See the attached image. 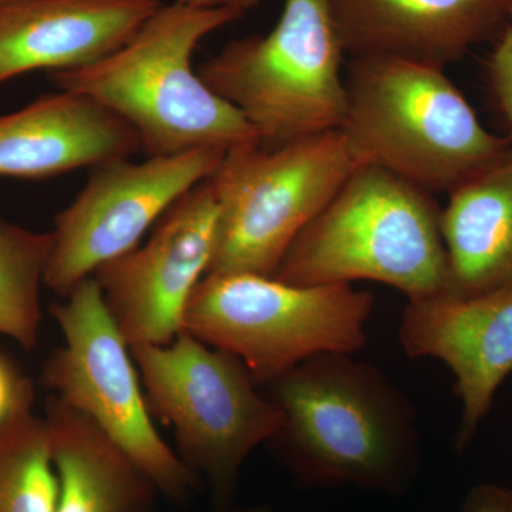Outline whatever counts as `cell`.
<instances>
[{
  "mask_svg": "<svg viewBox=\"0 0 512 512\" xmlns=\"http://www.w3.org/2000/svg\"><path fill=\"white\" fill-rule=\"evenodd\" d=\"M50 313L63 346L43 367L53 397L72 407L117 444L168 500H187L200 478L160 434L151 419L130 346L111 318L93 276L79 282Z\"/></svg>",
  "mask_w": 512,
  "mask_h": 512,
  "instance_id": "obj_9",
  "label": "cell"
},
{
  "mask_svg": "<svg viewBox=\"0 0 512 512\" xmlns=\"http://www.w3.org/2000/svg\"><path fill=\"white\" fill-rule=\"evenodd\" d=\"M458 512H512V490L494 483L471 488Z\"/></svg>",
  "mask_w": 512,
  "mask_h": 512,
  "instance_id": "obj_22",
  "label": "cell"
},
{
  "mask_svg": "<svg viewBox=\"0 0 512 512\" xmlns=\"http://www.w3.org/2000/svg\"><path fill=\"white\" fill-rule=\"evenodd\" d=\"M8 2H12V0H0V5H2V3H8Z\"/></svg>",
  "mask_w": 512,
  "mask_h": 512,
  "instance_id": "obj_25",
  "label": "cell"
},
{
  "mask_svg": "<svg viewBox=\"0 0 512 512\" xmlns=\"http://www.w3.org/2000/svg\"><path fill=\"white\" fill-rule=\"evenodd\" d=\"M130 349L151 416L173 429L185 466L229 500L252 451L281 429L278 407L241 359L185 330L168 345Z\"/></svg>",
  "mask_w": 512,
  "mask_h": 512,
  "instance_id": "obj_7",
  "label": "cell"
},
{
  "mask_svg": "<svg viewBox=\"0 0 512 512\" xmlns=\"http://www.w3.org/2000/svg\"><path fill=\"white\" fill-rule=\"evenodd\" d=\"M45 419L59 480L56 512H156V485L92 421L53 396Z\"/></svg>",
  "mask_w": 512,
  "mask_h": 512,
  "instance_id": "obj_17",
  "label": "cell"
},
{
  "mask_svg": "<svg viewBox=\"0 0 512 512\" xmlns=\"http://www.w3.org/2000/svg\"><path fill=\"white\" fill-rule=\"evenodd\" d=\"M52 234L0 220V335L32 350L39 340L40 288Z\"/></svg>",
  "mask_w": 512,
  "mask_h": 512,
  "instance_id": "obj_19",
  "label": "cell"
},
{
  "mask_svg": "<svg viewBox=\"0 0 512 512\" xmlns=\"http://www.w3.org/2000/svg\"><path fill=\"white\" fill-rule=\"evenodd\" d=\"M218 215L210 180L202 181L165 212L144 247L94 272L111 318L130 348L168 345L183 332L192 292L214 256Z\"/></svg>",
  "mask_w": 512,
  "mask_h": 512,
  "instance_id": "obj_11",
  "label": "cell"
},
{
  "mask_svg": "<svg viewBox=\"0 0 512 512\" xmlns=\"http://www.w3.org/2000/svg\"><path fill=\"white\" fill-rule=\"evenodd\" d=\"M57 498L46 419L23 407L0 426V512H56Z\"/></svg>",
  "mask_w": 512,
  "mask_h": 512,
  "instance_id": "obj_18",
  "label": "cell"
},
{
  "mask_svg": "<svg viewBox=\"0 0 512 512\" xmlns=\"http://www.w3.org/2000/svg\"><path fill=\"white\" fill-rule=\"evenodd\" d=\"M227 151L201 148L141 163L117 158L90 168L72 204L55 217L45 285L60 298L94 272L138 247L147 229L208 180Z\"/></svg>",
  "mask_w": 512,
  "mask_h": 512,
  "instance_id": "obj_10",
  "label": "cell"
},
{
  "mask_svg": "<svg viewBox=\"0 0 512 512\" xmlns=\"http://www.w3.org/2000/svg\"><path fill=\"white\" fill-rule=\"evenodd\" d=\"M33 399L29 380L20 377L8 360L0 356V426L23 407L32 406Z\"/></svg>",
  "mask_w": 512,
  "mask_h": 512,
  "instance_id": "obj_21",
  "label": "cell"
},
{
  "mask_svg": "<svg viewBox=\"0 0 512 512\" xmlns=\"http://www.w3.org/2000/svg\"><path fill=\"white\" fill-rule=\"evenodd\" d=\"M241 18L232 10L163 3L113 55L47 77L57 89L84 94L130 124L147 157L258 144L248 120L192 69L201 40Z\"/></svg>",
  "mask_w": 512,
  "mask_h": 512,
  "instance_id": "obj_2",
  "label": "cell"
},
{
  "mask_svg": "<svg viewBox=\"0 0 512 512\" xmlns=\"http://www.w3.org/2000/svg\"><path fill=\"white\" fill-rule=\"evenodd\" d=\"M261 2L262 0H171V3L190 8L232 10L242 16L248 10L255 9Z\"/></svg>",
  "mask_w": 512,
  "mask_h": 512,
  "instance_id": "obj_23",
  "label": "cell"
},
{
  "mask_svg": "<svg viewBox=\"0 0 512 512\" xmlns=\"http://www.w3.org/2000/svg\"><path fill=\"white\" fill-rule=\"evenodd\" d=\"M161 0H12L0 5V84L79 69L113 55Z\"/></svg>",
  "mask_w": 512,
  "mask_h": 512,
  "instance_id": "obj_13",
  "label": "cell"
},
{
  "mask_svg": "<svg viewBox=\"0 0 512 512\" xmlns=\"http://www.w3.org/2000/svg\"><path fill=\"white\" fill-rule=\"evenodd\" d=\"M440 218L430 192L360 165L293 241L274 278L301 286L372 281L409 302L447 295Z\"/></svg>",
  "mask_w": 512,
  "mask_h": 512,
  "instance_id": "obj_4",
  "label": "cell"
},
{
  "mask_svg": "<svg viewBox=\"0 0 512 512\" xmlns=\"http://www.w3.org/2000/svg\"><path fill=\"white\" fill-rule=\"evenodd\" d=\"M232 512H272L271 508L266 505H258V507L242 508V510H235Z\"/></svg>",
  "mask_w": 512,
  "mask_h": 512,
  "instance_id": "obj_24",
  "label": "cell"
},
{
  "mask_svg": "<svg viewBox=\"0 0 512 512\" xmlns=\"http://www.w3.org/2000/svg\"><path fill=\"white\" fill-rule=\"evenodd\" d=\"M264 387L282 414L268 444L301 483L399 493L416 477V409L379 367L323 353Z\"/></svg>",
  "mask_w": 512,
  "mask_h": 512,
  "instance_id": "obj_1",
  "label": "cell"
},
{
  "mask_svg": "<svg viewBox=\"0 0 512 512\" xmlns=\"http://www.w3.org/2000/svg\"><path fill=\"white\" fill-rule=\"evenodd\" d=\"M372 292L353 285L301 286L274 276L205 275L184 330L244 362L259 387L323 353L365 348Z\"/></svg>",
  "mask_w": 512,
  "mask_h": 512,
  "instance_id": "obj_6",
  "label": "cell"
},
{
  "mask_svg": "<svg viewBox=\"0 0 512 512\" xmlns=\"http://www.w3.org/2000/svg\"><path fill=\"white\" fill-rule=\"evenodd\" d=\"M512 0H335L350 57L444 67L503 32Z\"/></svg>",
  "mask_w": 512,
  "mask_h": 512,
  "instance_id": "obj_14",
  "label": "cell"
},
{
  "mask_svg": "<svg viewBox=\"0 0 512 512\" xmlns=\"http://www.w3.org/2000/svg\"><path fill=\"white\" fill-rule=\"evenodd\" d=\"M339 131L359 165L427 192L450 194L497 164L510 138L485 130L444 69L392 57H352Z\"/></svg>",
  "mask_w": 512,
  "mask_h": 512,
  "instance_id": "obj_3",
  "label": "cell"
},
{
  "mask_svg": "<svg viewBox=\"0 0 512 512\" xmlns=\"http://www.w3.org/2000/svg\"><path fill=\"white\" fill-rule=\"evenodd\" d=\"M440 222L448 296L471 298L512 284V148L448 194Z\"/></svg>",
  "mask_w": 512,
  "mask_h": 512,
  "instance_id": "obj_16",
  "label": "cell"
},
{
  "mask_svg": "<svg viewBox=\"0 0 512 512\" xmlns=\"http://www.w3.org/2000/svg\"><path fill=\"white\" fill-rule=\"evenodd\" d=\"M488 72L495 100L507 121L512 143V26H505L503 32L498 35L497 45L488 64Z\"/></svg>",
  "mask_w": 512,
  "mask_h": 512,
  "instance_id": "obj_20",
  "label": "cell"
},
{
  "mask_svg": "<svg viewBox=\"0 0 512 512\" xmlns=\"http://www.w3.org/2000/svg\"><path fill=\"white\" fill-rule=\"evenodd\" d=\"M140 151L134 128L84 94L59 90L0 114V177L42 180Z\"/></svg>",
  "mask_w": 512,
  "mask_h": 512,
  "instance_id": "obj_15",
  "label": "cell"
},
{
  "mask_svg": "<svg viewBox=\"0 0 512 512\" xmlns=\"http://www.w3.org/2000/svg\"><path fill=\"white\" fill-rule=\"evenodd\" d=\"M357 167L339 130L228 151L208 178L220 215L207 275L275 276L293 241Z\"/></svg>",
  "mask_w": 512,
  "mask_h": 512,
  "instance_id": "obj_8",
  "label": "cell"
},
{
  "mask_svg": "<svg viewBox=\"0 0 512 512\" xmlns=\"http://www.w3.org/2000/svg\"><path fill=\"white\" fill-rule=\"evenodd\" d=\"M346 55L335 0H285L271 32L232 40L197 73L248 120L261 146L276 147L339 130Z\"/></svg>",
  "mask_w": 512,
  "mask_h": 512,
  "instance_id": "obj_5",
  "label": "cell"
},
{
  "mask_svg": "<svg viewBox=\"0 0 512 512\" xmlns=\"http://www.w3.org/2000/svg\"><path fill=\"white\" fill-rule=\"evenodd\" d=\"M399 340L407 356L441 360L453 373L461 402L456 448L463 450L512 373V284L471 298L407 302Z\"/></svg>",
  "mask_w": 512,
  "mask_h": 512,
  "instance_id": "obj_12",
  "label": "cell"
},
{
  "mask_svg": "<svg viewBox=\"0 0 512 512\" xmlns=\"http://www.w3.org/2000/svg\"><path fill=\"white\" fill-rule=\"evenodd\" d=\"M510 19L512 20V2H511V9H510Z\"/></svg>",
  "mask_w": 512,
  "mask_h": 512,
  "instance_id": "obj_26",
  "label": "cell"
}]
</instances>
